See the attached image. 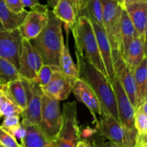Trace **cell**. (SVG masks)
<instances>
[{"label":"cell","instance_id":"484cf974","mask_svg":"<svg viewBox=\"0 0 147 147\" xmlns=\"http://www.w3.org/2000/svg\"><path fill=\"white\" fill-rule=\"evenodd\" d=\"M79 16H86L91 23L103 27V10L100 0H90L86 8L80 11Z\"/></svg>","mask_w":147,"mask_h":147},{"label":"cell","instance_id":"f546056e","mask_svg":"<svg viewBox=\"0 0 147 147\" xmlns=\"http://www.w3.org/2000/svg\"><path fill=\"white\" fill-rule=\"evenodd\" d=\"M23 110L20 107L14 104V103L9 100L8 98L6 99L1 105H0V113L1 116H20L22 113Z\"/></svg>","mask_w":147,"mask_h":147},{"label":"cell","instance_id":"52a82bcc","mask_svg":"<svg viewBox=\"0 0 147 147\" xmlns=\"http://www.w3.org/2000/svg\"><path fill=\"white\" fill-rule=\"evenodd\" d=\"M48 11L47 5L41 4L30 8L18 28L22 40L31 41L40 34L48 22Z\"/></svg>","mask_w":147,"mask_h":147},{"label":"cell","instance_id":"d4e9b609","mask_svg":"<svg viewBox=\"0 0 147 147\" xmlns=\"http://www.w3.org/2000/svg\"><path fill=\"white\" fill-rule=\"evenodd\" d=\"M120 36L121 42V55L123 49L135 37H138L134 27L130 18L124 9H123V11H122L121 17Z\"/></svg>","mask_w":147,"mask_h":147},{"label":"cell","instance_id":"e0dca14e","mask_svg":"<svg viewBox=\"0 0 147 147\" xmlns=\"http://www.w3.org/2000/svg\"><path fill=\"white\" fill-rule=\"evenodd\" d=\"M123 8L130 18L138 37L146 39L147 2L124 4Z\"/></svg>","mask_w":147,"mask_h":147},{"label":"cell","instance_id":"3957f363","mask_svg":"<svg viewBox=\"0 0 147 147\" xmlns=\"http://www.w3.org/2000/svg\"><path fill=\"white\" fill-rule=\"evenodd\" d=\"M71 31L74 37L76 53L83 55L90 65L108 78L99 52L96 34L88 18L86 16H79L76 25Z\"/></svg>","mask_w":147,"mask_h":147},{"label":"cell","instance_id":"5b68a950","mask_svg":"<svg viewBox=\"0 0 147 147\" xmlns=\"http://www.w3.org/2000/svg\"><path fill=\"white\" fill-rule=\"evenodd\" d=\"M77 103L76 101L63 104L61 112V126L55 147H76L80 140V131L78 123Z\"/></svg>","mask_w":147,"mask_h":147},{"label":"cell","instance_id":"9c48e42d","mask_svg":"<svg viewBox=\"0 0 147 147\" xmlns=\"http://www.w3.org/2000/svg\"><path fill=\"white\" fill-rule=\"evenodd\" d=\"M43 65L44 63L41 57L34 50L30 41L22 40L18 69L20 78L27 81H32Z\"/></svg>","mask_w":147,"mask_h":147},{"label":"cell","instance_id":"4316f807","mask_svg":"<svg viewBox=\"0 0 147 147\" xmlns=\"http://www.w3.org/2000/svg\"><path fill=\"white\" fill-rule=\"evenodd\" d=\"M147 99L135 110L134 125L139 136H147Z\"/></svg>","mask_w":147,"mask_h":147},{"label":"cell","instance_id":"7a4b0ae2","mask_svg":"<svg viewBox=\"0 0 147 147\" xmlns=\"http://www.w3.org/2000/svg\"><path fill=\"white\" fill-rule=\"evenodd\" d=\"M30 42L40 55L44 65L58 67L60 53L65 45L63 22L55 16L52 10L48 11L46 27Z\"/></svg>","mask_w":147,"mask_h":147},{"label":"cell","instance_id":"603a6c76","mask_svg":"<svg viewBox=\"0 0 147 147\" xmlns=\"http://www.w3.org/2000/svg\"><path fill=\"white\" fill-rule=\"evenodd\" d=\"M135 82L138 89V97H139V106L141 103L146 100L147 97V59L146 57L142 60L140 64L133 70Z\"/></svg>","mask_w":147,"mask_h":147},{"label":"cell","instance_id":"277c9868","mask_svg":"<svg viewBox=\"0 0 147 147\" xmlns=\"http://www.w3.org/2000/svg\"><path fill=\"white\" fill-rule=\"evenodd\" d=\"M103 10V24L113 55V60L121 52L120 21L123 8L114 0H100Z\"/></svg>","mask_w":147,"mask_h":147},{"label":"cell","instance_id":"ac0fdd59","mask_svg":"<svg viewBox=\"0 0 147 147\" xmlns=\"http://www.w3.org/2000/svg\"><path fill=\"white\" fill-rule=\"evenodd\" d=\"M52 11L57 19L64 23L66 30H71L74 27L79 17L77 0H59Z\"/></svg>","mask_w":147,"mask_h":147},{"label":"cell","instance_id":"60d3db41","mask_svg":"<svg viewBox=\"0 0 147 147\" xmlns=\"http://www.w3.org/2000/svg\"><path fill=\"white\" fill-rule=\"evenodd\" d=\"M4 31H6L5 29L4 28L3 25H2V24H1V22H0V32H4Z\"/></svg>","mask_w":147,"mask_h":147},{"label":"cell","instance_id":"ee69618b","mask_svg":"<svg viewBox=\"0 0 147 147\" xmlns=\"http://www.w3.org/2000/svg\"><path fill=\"white\" fill-rule=\"evenodd\" d=\"M49 147H55V144H53V145H52V146H49Z\"/></svg>","mask_w":147,"mask_h":147},{"label":"cell","instance_id":"bcb514c9","mask_svg":"<svg viewBox=\"0 0 147 147\" xmlns=\"http://www.w3.org/2000/svg\"><path fill=\"white\" fill-rule=\"evenodd\" d=\"M0 147H4V146H2L1 144H0Z\"/></svg>","mask_w":147,"mask_h":147},{"label":"cell","instance_id":"b9f144b4","mask_svg":"<svg viewBox=\"0 0 147 147\" xmlns=\"http://www.w3.org/2000/svg\"><path fill=\"white\" fill-rule=\"evenodd\" d=\"M114 1H116V2H118L119 4H121V5L122 6V2H123V0H114Z\"/></svg>","mask_w":147,"mask_h":147},{"label":"cell","instance_id":"cb8c5ba5","mask_svg":"<svg viewBox=\"0 0 147 147\" xmlns=\"http://www.w3.org/2000/svg\"><path fill=\"white\" fill-rule=\"evenodd\" d=\"M59 69L60 71L68 77L74 78L76 80L79 79V72L77 65L75 64L72 59L68 47V43L64 45L60 53L59 59Z\"/></svg>","mask_w":147,"mask_h":147},{"label":"cell","instance_id":"74e56055","mask_svg":"<svg viewBox=\"0 0 147 147\" xmlns=\"http://www.w3.org/2000/svg\"><path fill=\"white\" fill-rule=\"evenodd\" d=\"M90 146V141L88 139H80L77 144L76 147H89Z\"/></svg>","mask_w":147,"mask_h":147},{"label":"cell","instance_id":"9a60e30c","mask_svg":"<svg viewBox=\"0 0 147 147\" xmlns=\"http://www.w3.org/2000/svg\"><path fill=\"white\" fill-rule=\"evenodd\" d=\"M72 92L76 98L86 105V107L88 109L96 126L98 123V116H102L103 109L94 91L86 82L79 78L76 80Z\"/></svg>","mask_w":147,"mask_h":147},{"label":"cell","instance_id":"ffe728a7","mask_svg":"<svg viewBox=\"0 0 147 147\" xmlns=\"http://www.w3.org/2000/svg\"><path fill=\"white\" fill-rule=\"evenodd\" d=\"M0 89L4 92L9 100L23 111L25 110L27 107V96L21 78L6 85H0Z\"/></svg>","mask_w":147,"mask_h":147},{"label":"cell","instance_id":"836d02e7","mask_svg":"<svg viewBox=\"0 0 147 147\" xmlns=\"http://www.w3.org/2000/svg\"><path fill=\"white\" fill-rule=\"evenodd\" d=\"M20 116H4V121L0 126L2 127L3 129L6 128H9L11 126H16L20 123Z\"/></svg>","mask_w":147,"mask_h":147},{"label":"cell","instance_id":"f6af8a7d","mask_svg":"<svg viewBox=\"0 0 147 147\" xmlns=\"http://www.w3.org/2000/svg\"><path fill=\"white\" fill-rule=\"evenodd\" d=\"M1 116H1V113H0V119H1Z\"/></svg>","mask_w":147,"mask_h":147},{"label":"cell","instance_id":"d6a6232c","mask_svg":"<svg viewBox=\"0 0 147 147\" xmlns=\"http://www.w3.org/2000/svg\"><path fill=\"white\" fill-rule=\"evenodd\" d=\"M4 1L9 9L13 12L18 14L25 10L21 0H4Z\"/></svg>","mask_w":147,"mask_h":147},{"label":"cell","instance_id":"8d00e7d4","mask_svg":"<svg viewBox=\"0 0 147 147\" xmlns=\"http://www.w3.org/2000/svg\"><path fill=\"white\" fill-rule=\"evenodd\" d=\"M89 1H90V0H77L79 8V14H80V11H83V10L86 8L87 4H88Z\"/></svg>","mask_w":147,"mask_h":147},{"label":"cell","instance_id":"30bf717a","mask_svg":"<svg viewBox=\"0 0 147 147\" xmlns=\"http://www.w3.org/2000/svg\"><path fill=\"white\" fill-rule=\"evenodd\" d=\"M113 71L134 109L136 110L139 106L137 86L135 82L133 71L126 65L121 55L113 59Z\"/></svg>","mask_w":147,"mask_h":147},{"label":"cell","instance_id":"e575fe53","mask_svg":"<svg viewBox=\"0 0 147 147\" xmlns=\"http://www.w3.org/2000/svg\"><path fill=\"white\" fill-rule=\"evenodd\" d=\"M92 142L95 144L98 147H120L118 145L114 144L113 143H111V142H109V143H106V142H103V141H100V139L99 140H97L96 139H93Z\"/></svg>","mask_w":147,"mask_h":147},{"label":"cell","instance_id":"6da1fadb","mask_svg":"<svg viewBox=\"0 0 147 147\" xmlns=\"http://www.w3.org/2000/svg\"><path fill=\"white\" fill-rule=\"evenodd\" d=\"M79 78L86 82L97 96L102 109L119 121L116 96L109 79L95 68L83 55L76 53Z\"/></svg>","mask_w":147,"mask_h":147},{"label":"cell","instance_id":"7c38bea8","mask_svg":"<svg viewBox=\"0 0 147 147\" xmlns=\"http://www.w3.org/2000/svg\"><path fill=\"white\" fill-rule=\"evenodd\" d=\"M76 80L63 74L58 69L53 73L50 81L40 88L42 94L50 98L58 101L65 100L70 96Z\"/></svg>","mask_w":147,"mask_h":147},{"label":"cell","instance_id":"1f68e13d","mask_svg":"<svg viewBox=\"0 0 147 147\" xmlns=\"http://www.w3.org/2000/svg\"><path fill=\"white\" fill-rule=\"evenodd\" d=\"M0 144L4 147H23L6 130L0 126Z\"/></svg>","mask_w":147,"mask_h":147},{"label":"cell","instance_id":"8992f818","mask_svg":"<svg viewBox=\"0 0 147 147\" xmlns=\"http://www.w3.org/2000/svg\"><path fill=\"white\" fill-rule=\"evenodd\" d=\"M61 111L58 100L42 94L41 98V116L38 126L50 140L55 142L61 126Z\"/></svg>","mask_w":147,"mask_h":147},{"label":"cell","instance_id":"2e32d148","mask_svg":"<svg viewBox=\"0 0 147 147\" xmlns=\"http://www.w3.org/2000/svg\"><path fill=\"white\" fill-rule=\"evenodd\" d=\"M91 24L93 26V30H94L95 34H96L100 57H101L102 61L104 65L108 78L111 83V80L114 76L113 60L111 47L109 39H108L103 27H101V26L95 24V23H91Z\"/></svg>","mask_w":147,"mask_h":147},{"label":"cell","instance_id":"4dcf8cb0","mask_svg":"<svg viewBox=\"0 0 147 147\" xmlns=\"http://www.w3.org/2000/svg\"><path fill=\"white\" fill-rule=\"evenodd\" d=\"M4 129L7 131L10 135H11L17 142H18V140L20 141L21 144L24 139V138H25L26 134H27L26 126L22 122H20L16 126H11V127L9 128H6V129Z\"/></svg>","mask_w":147,"mask_h":147},{"label":"cell","instance_id":"5bb4252c","mask_svg":"<svg viewBox=\"0 0 147 147\" xmlns=\"http://www.w3.org/2000/svg\"><path fill=\"white\" fill-rule=\"evenodd\" d=\"M96 130L99 136L105 137L109 142L123 147L125 132L123 126L113 116L103 110Z\"/></svg>","mask_w":147,"mask_h":147},{"label":"cell","instance_id":"4fadbf2b","mask_svg":"<svg viewBox=\"0 0 147 147\" xmlns=\"http://www.w3.org/2000/svg\"><path fill=\"white\" fill-rule=\"evenodd\" d=\"M22 38L18 29L0 32V57L8 60L18 70Z\"/></svg>","mask_w":147,"mask_h":147},{"label":"cell","instance_id":"83f0119b","mask_svg":"<svg viewBox=\"0 0 147 147\" xmlns=\"http://www.w3.org/2000/svg\"><path fill=\"white\" fill-rule=\"evenodd\" d=\"M18 79H20V76L15 66L0 57V85H6Z\"/></svg>","mask_w":147,"mask_h":147},{"label":"cell","instance_id":"f1b7e54d","mask_svg":"<svg viewBox=\"0 0 147 147\" xmlns=\"http://www.w3.org/2000/svg\"><path fill=\"white\" fill-rule=\"evenodd\" d=\"M59 67L57 66L50 65H43L40 68V71L37 73V76L34 78V83H37L40 88L46 86L50 81L55 71L58 70Z\"/></svg>","mask_w":147,"mask_h":147},{"label":"cell","instance_id":"f35d334b","mask_svg":"<svg viewBox=\"0 0 147 147\" xmlns=\"http://www.w3.org/2000/svg\"><path fill=\"white\" fill-rule=\"evenodd\" d=\"M137 2H147V0H123L122 2V7L124 4H132V3H137Z\"/></svg>","mask_w":147,"mask_h":147},{"label":"cell","instance_id":"ba28073f","mask_svg":"<svg viewBox=\"0 0 147 147\" xmlns=\"http://www.w3.org/2000/svg\"><path fill=\"white\" fill-rule=\"evenodd\" d=\"M26 96L27 107L21 114L22 120L24 125H37L38 126L41 116V98L42 96L41 88L34 81L23 80Z\"/></svg>","mask_w":147,"mask_h":147},{"label":"cell","instance_id":"d6986e66","mask_svg":"<svg viewBox=\"0 0 147 147\" xmlns=\"http://www.w3.org/2000/svg\"><path fill=\"white\" fill-rule=\"evenodd\" d=\"M146 39L136 37L125 47L121 57L133 71L146 56Z\"/></svg>","mask_w":147,"mask_h":147},{"label":"cell","instance_id":"7402d4cb","mask_svg":"<svg viewBox=\"0 0 147 147\" xmlns=\"http://www.w3.org/2000/svg\"><path fill=\"white\" fill-rule=\"evenodd\" d=\"M26 129L27 134L21 144L23 147H49L55 144V142L50 140L37 125H27Z\"/></svg>","mask_w":147,"mask_h":147},{"label":"cell","instance_id":"8fae6325","mask_svg":"<svg viewBox=\"0 0 147 147\" xmlns=\"http://www.w3.org/2000/svg\"><path fill=\"white\" fill-rule=\"evenodd\" d=\"M111 84L116 96L119 122L123 129H135L134 125L135 109H134L121 84L115 74L111 80Z\"/></svg>","mask_w":147,"mask_h":147},{"label":"cell","instance_id":"7bdbcfd3","mask_svg":"<svg viewBox=\"0 0 147 147\" xmlns=\"http://www.w3.org/2000/svg\"><path fill=\"white\" fill-rule=\"evenodd\" d=\"M140 147H147V144H144L142 145Z\"/></svg>","mask_w":147,"mask_h":147},{"label":"cell","instance_id":"44dd1931","mask_svg":"<svg viewBox=\"0 0 147 147\" xmlns=\"http://www.w3.org/2000/svg\"><path fill=\"white\" fill-rule=\"evenodd\" d=\"M28 11L14 13L9 9L4 0H0V22L6 31H12L19 28L27 16Z\"/></svg>","mask_w":147,"mask_h":147},{"label":"cell","instance_id":"d590c367","mask_svg":"<svg viewBox=\"0 0 147 147\" xmlns=\"http://www.w3.org/2000/svg\"><path fill=\"white\" fill-rule=\"evenodd\" d=\"M21 1L24 7H30V8H32L40 4V0H21Z\"/></svg>","mask_w":147,"mask_h":147},{"label":"cell","instance_id":"ab89813d","mask_svg":"<svg viewBox=\"0 0 147 147\" xmlns=\"http://www.w3.org/2000/svg\"><path fill=\"white\" fill-rule=\"evenodd\" d=\"M47 7H50L51 8H54L59 0H47Z\"/></svg>","mask_w":147,"mask_h":147}]
</instances>
